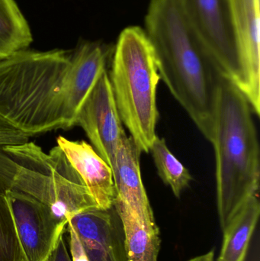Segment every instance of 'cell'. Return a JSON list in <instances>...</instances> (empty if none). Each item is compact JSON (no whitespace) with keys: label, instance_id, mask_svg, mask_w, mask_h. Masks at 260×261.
<instances>
[{"label":"cell","instance_id":"obj_1","mask_svg":"<svg viewBox=\"0 0 260 261\" xmlns=\"http://www.w3.org/2000/svg\"><path fill=\"white\" fill-rule=\"evenodd\" d=\"M108 58L103 44L83 41L73 52L24 49L0 60V117L27 137L74 126Z\"/></svg>","mask_w":260,"mask_h":261},{"label":"cell","instance_id":"obj_6","mask_svg":"<svg viewBox=\"0 0 260 261\" xmlns=\"http://www.w3.org/2000/svg\"><path fill=\"white\" fill-rule=\"evenodd\" d=\"M183 14L224 77L238 87L240 67L228 0H179Z\"/></svg>","mask_w":260,"mask_h":261},{"label":"cell","instance_id":"obj_17","mask_svg":"<svg viewBox=\"0 0 260 261\" xmlns=\"http://www.w3.org/2000/svg\"><path fill=\"white\" fill-rule=\"evenodd\" d=\"M21 248L6 196L0 191V261H21Z\"/></svg>","mask_w":260,"mask_h":261},{"label":"cell","instance_id":"obj_20","mask_svg":"<svg viewBox=\"0 0 260 261\" xmlns=\"http://www.w3.org/2000/svg\"><path fill=\"white\" fill-rule=\"evenodd\" d=\"M215 260V251H209L206 254H203V255L197 256L194 258L191 259L189 261H214Z\"/></svg>","mask_w":260,"mask_h":261},{"label":"cell","instance_id":"obj_15","mask_svg":"<svg viewBox=\"0 0 260 261\" xmlns=\"http://www.w3.org/2000/svg\"><path fill=\"white\" fill-rule=\"evenodd\" d=\"M32 30L15 0H0V60L28 48Z\"/></svg>","mask_w":260,"mask_h":261},{"label":"cell","instance_id":"obj_5","mask_svg":"<svg viewBox=\"0 0 260 261\" xmlns=\"http://www.w3.org/2000/svg\"><path fill=\"white\" fill-rule=\"evenodd\" d=\"M108 76L122 123L141 153H149L157 136L160 76L154 47L143 29L130 26L121 32Z\"/></svg>","mask_w":260,"mask_h":261},{"label":"cell","instance_id":"obj_2","mask_svg":"<svg viewBox=\"0 0 260 261\" xmlns=\"http://www.w3.org/2000/svg\"><path fill=\"white\" fill-rule=\"evenodd\" d=\"M145 32L160 79L210 141L221 72L188 22L179 0H151Z\"/></svg>","mask_w":260,"mask_h":261},{"label":"cell","instance_id":"obj_10","mask_svg":"<svg viewBox=\"0 0 260 261\" xmlns=\"http://www.w3.org/2000/svg\"><path fill=\"white\" fill-rule=\"evenodd\" d=\"M67 224L76 231L89 261H128L123 226L114 205L81 212Z\"/></svg>","mask_w":260,"mask_h":261},{"label":"cell","instance_id":"obj_11","mask_svg":"<svg viewBox=\"0 0 260 261\" xmlns=\"http://www.w3.org/2000/svg\"><path fill=\"white\" fill-rule=\"evenodd\" d=\"M139 150L131 137L121 141L113 164L115 199L128 207L132 216L145 226L157 225L146 190L142 182Z\"/></svg>","mask_w":260,"mask_h":261},{"label":"cell","instance_id":"obj_12","mask_svg":"<svg viewBox=\"0 0 260 261\" xmlns=\"http://www.w3.org/2000/svg\"><path fill=\"white\" fill-rule=\"evenodd\" d=\"M57 145L83 181L99 208H111L115 199L112 170L88 143L70 141L62 136Z\"/></svg>","mask_w":260,"mask_h":261},{"label":"cell","instance_id":"obj_16","mask_svg":"<svg viewBox=\"0 0 260 261\" xmlns=\"http://www.w3.org/2000/svg\"><path fill=\"white\" fill-rule=\"evenodd\" d=\"M149 152L162 180L170 187L174 196L180 197L192 180L189 170L169 150L163 138L156 137Z\"/></svg>","mask_w":260,"mask_h":261},{"label":"cell","instance_id":"obj_14","mask_svg":"<svg viewBox=\"0 0 260 261\" xmlns=\"http://www.w3.org/2000/svg\"><path fill=\"white\" fill-rule=\"evenodd\" d=\"M113 205L123 226L127 260L157 261L161 242L157 225L145 226L122 202L114 200Z\"/></svg>","mask_w":260,"mask_h":261},{"label":"cell","instance_id":"obj_19","mask_svg":"<svg viewBox=\"0 0 260 261\" xmlns=\"http://www.w3.org/2000/svg\"><path fill=\"white\" fill-rule=\"evenodd\" d=\"M47 261H72L64 240V234L60 237L56 247Z\"/></svg>","mask_w":260,"mask_h":261},{"label":"cell","instance_id":"obj_9","mask_svg":"<svg viewBox=\"0 0 260 261\" xmlns=\"http://www.w3.org/2000/svg\"><path fill=\"white\" fill-rule=\"evenodd\" d=\"M240 67L238 89L260 114L259 0H228Z\"/></svg>","mask_w":260,"mask_h":261},{"label":"cell","instance_id":"obj_18","mask_svg":"<svg viewBox=\"0 0 260 261\" xmlns=\"http://www.w3.org/2000/svg\"><path fill=\"white\" fill-rule=\"evenodd\" d=\"M28 141V137L0 117V145H15Z\"/></svg>","mask_w":260,"mask_h":261},{"label":"cell","instance_id":"obj_7","mask_svg":"<svg viewBox=\"0 0 260 261\" xmlns=\"http://www.w3.org/2000/svg\"><path fill=\"white\" fill-rule=\"evenodd\" d=\"M9 202L21 248V261H47L67 222L50 207L16 192L3 193Z\"/></svg>","mask_w":260,"mask_h":261},{"label":"cell","instance_id":"obj_13","mask_svg":"<svg viewBox=\"0 0 260 261\" xmlns=\"http://www.w3.org/2000/svg\"><path fill=\"white\" fill-rule=\"evenodd\" d=\"M260 214L257 195L251 196L222 230V247L217 261H245Z\"/></svg>","mask_w":260,"mask_h":261},{"label":"cell","instance_id":"obj_4","mask_svg":"<svg viewBox=\"0 0 260 261\" xmlns=\"http://www.w3.org/2000/svg\"><path fill=\"white\" fill-rule=\"evenodd\" d=\"M0 191L30 196L67 223L72 216L99 207L58 145L49 153L28 141L0 145Z\"/></svg>","mask_w":260,"mask_h":261},{"label":"cell","instance_id":"obj_8","mask_svg":"<svg viewBox=\"0 0 260 261\" xmlns=\"http://www.w3.org/2000/svg\"><path fill=\"white\" fill-rule=\"evenodd\" d=\"M105 70L82 104L76 119L99 156L112 167L122 138L126 135Z\"/></svg>","mask_w":260,"mask_h":261},{"label":"cell","instance_id":"obj_3","mask_svg":"<svg viewBox=\"0 0 260 261\" xmlns=\"http://www.w3.org/2000/svg\"><path fill=\"white\" fill-rule=\"evenodd\" d=\"M251 106L232 81L221 76L214 111L217 210L221 229L259 186V147Z\"/></svg>","mask_w":260,"mask_h":261}]
</instances>
